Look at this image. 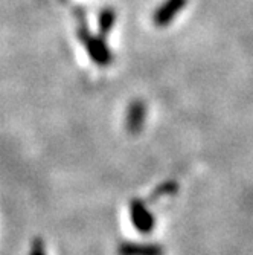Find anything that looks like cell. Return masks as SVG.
<instances>
[{"label":"cell","mask_w":253,"mask_h":255,"mask_svg":"<svg viewBox=\"0 0 253 255\" xmlns=\"http://www.w3.org/2000/svg\"><path fill=\"white\" fill-rule=\"evenodd\" d=\"M29 255H46V251H44V245L40 239L34 240L32 243V248H31V252Z\"/></svg>","instance_id":"8"},{"label":"cell","mask_w":253,"mask_h":255,"mask_svg":"<svg viewBox=\"0 0 253 255\" xmlns=\"http://www.w3.org/2000/svg\"><path fill=\"white\" fill-rule=\"evenodd\" d=\"M130 220L134 229L141 234H151L156 228V219L153 213L139 199H134L130 202Z\"/></svg>","instance_id":"2"},{"label":"cell","mask_w":253,"mask_h":255,"mask_svg":"<svg viewBox=\"0 0 253 255\" xmlns=\"http://www.w3.org/2000/svg\"><path fill=\"white\" fill-rule=\"evenodd\" d=\"M188 0H165L153 14V23L157 28H167L178 15V12L186 6Z\"/></svg>","instance_id":"3"},{"label":"cell","mask_w":253,"mask_h":255,"mask_svg":"<svg viewBox=\"0 0 253 255\" xmlns=\"http://www.w3.org/2000/svg\"><path fill=\"white\" fill-rule=\"evenodd\" d=\"M177 190H178L177 182H174V180L164 182V183H160L159 187L151 193V200H156V199H160V197H165V196H171V194L177 193Z\"/></svg>","instance_id":"7"},{"label":"cell","mask_w":253,"mask_h":255,"mask_svg":"<svg viewBox=\"0 0 253 255\" xmlns=\"http://www.w3.org/2000/svg\"><path fill=\"white\" fill-rule=\"evenodd\" d=\"M147 117V106L142 100H134L128 109H127V117H125V127L127 131L131 134H137L145 124Z\"/></svg>","instance_id":"4"},{"label":"cell","mask_w":253,"mask_h":255,"mask_svg":"<svg viewBox=\"0 0 253 255\" xmlns=\"http://www.w3.org/2000/svg\"><path fill=\"white\" fill-rule=\"evenodd\" d=\"M118 255H165V248L159 243L124 242L118 246Z\"/></svg>","instance_id":"5"},{"label":"cell","mask_w":253,"mask_h":255,"mask_svg":"<svg viewBox=\"0 0 253 255\" xmlns=\"http://www.w3.org/2000/svg\"><path fill=\"white\" fill-rule=\"evenodd\" d=\"M80 20H78V37L84 46V49L88 55V58L93 61V64L99 66V67H105L111 63L113 55L111 51L108 48V44L105 41V37L95 35L91 34L87 28V21L84 20V14L80 11L78 14Z\"/></svg>","instance_id":"1"},{"label":"cell","mask_w":253,"mask_h":255,"mask_svg":"<svg viewBox=\"0 0 253 255\" xmlns=\"http://www.w3.org/2000/svg\"><path fill=\"white\" fill-rule=\"evenodd\" d=\"M114 23H116V11L113 8L101 9L98 15V31L102 37H107L113 31Z\"/></svg>","instance_id":"6"}]
</instances>
